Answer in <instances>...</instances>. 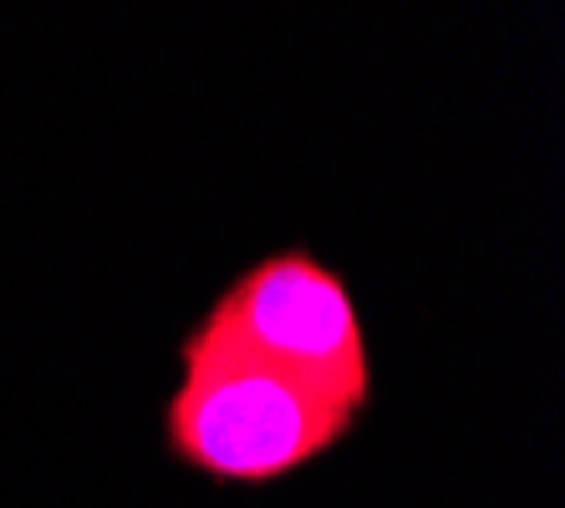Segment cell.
Returning a JSON list of instances; mask_svg holds the SVG:
<instances>
[{
    "mask_svg": "<svg viewBox=\"0 0 565 508\" xmlns=\"http://www.w3.org/2000/svg\"><path fill=\"white\" fill-rule=\"evenodd\" d=\"M356 428V412L286 366L189 326L179 381L163 402L173 463L214 483H276L327 457Z\"/></svg>",
    "mask_w": 565,
    "mask_h": 508,
    "instance_id": "obj_1",
    "label": "cell"
},
{
    "mask_svg": "<svg viewBox=\"0 0 565 508\" xmlns=\"http://www.w3.org/2000/svg\"><path fill=\"white\" fill-rule=\"evenodd\" d=\"M194 326L311 381L356 418L372 402L367 331L347 280L311 249H276L220 290Z\"/></svg>",
    "mask_w": 565,
    "mask_h": 508,
    "instance_id": "obj_2",
    "label": "cell"
}]
</instances>
